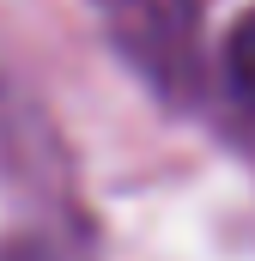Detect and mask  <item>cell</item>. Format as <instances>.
<instances>
[{
  "label": "cell",
  "mask_w": 255,
  "mask_h": 261,
  "mask_svg": "<svg viewBox=\"0 0 255 261\" xmlns=\"http://www.w3.org/2000/svg\"><path fill=\"white\" fill-rule=\"evenodd\" d=\"M225 67H231V85L255 103V6H249V18L231 31V43H225Z\"/></svg>",
  "instance_id": "1"
}]
</instances>
